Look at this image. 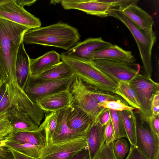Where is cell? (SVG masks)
I'll return each instance as SVG.
<instances>
[{"instance_id": "cell-15", "label": "cell", "mask_w": 159, "mask_h": 159, "mask_svg": "<svg viewBox=\"0 0 159 159\" xmlns=\"http://www.w3.org/2000/svg\"><path fill=\"white\" fill-rule=\"evenodd\" d=\"M69 107L56 111L57 115V125L50 142L53 143L87 137L90 128L86 131H80L72 129L67 126L66 118Z\"/></svg>"}, {"instance_id": "cell-6", "label": "cell", "mask_w": 159, "mask_h": 159, "mask_svg": "<svg viewBox=\"0 0 159 159\" xmlns=\"http://www.w3.org/2000/svg\"><path fill=\"white\" fill-rule=\"evenodd\" d=\"M129 83L135 91L140 104L139 112L148 122L152 116V102L155 95L159 91V84L151 78L139 73Z\"/></svg>"}, {"instance_id": "cell-31", "label": "cell", "mask_w": 159, "mask_h": 159, "mask_svg": "<svg viewBox=\"0 0 159 159\" xmlns=\"http://www.w3.org/2000/svg\"><path fill=\"white\" fill-rule=\"evenodd\" d=\"M57 121L56 112H51L45 115L44 121L41 124L45 132L47 144L51 141L56 129Z\"/></svg>"}, {"instance_id": "cell-3", "label": "cell", "mask_w": 159, "mask_h": 159, "mask_svg": "<svg viewBox=\"0 0 159 159\" xmlns=\"http://www.w3.org/2000/svg\"><path fill=\"white\" fill-rule=\"evenodd\" d=\"M60 55L61 61L88 86L92 89L116 93L118 84L89 62L62 53Z\"/></svg>"}, {"instance_id": "cell-28", "label": "cell", "mask_w": 159, "mask_h": 159, "mask_svg": "<svg viewBox=\"0 0 159 159\" xmlns=\"http://www.w3.org/2000/svg\"><path fill=\"white\" fill-rule=\"evenodd\" d=\"M5 146L24 154L38 159H40L41 147L30 143L21 144L9 141Z\"/></svg>"}, {"instance_id": "cell-29", "label": "cell", "mask_w": 159, "mask_h": 159, "mask_svg": "<svg viewBox=\"0 0 159 159\" xmlns=\"http://www.w3.org/2000/svg\"><path fill=\"white\" fill-rule=\"evenodd\" d=\"M110 110L115 133V140L124 138L127 139L121 111Z\"/></svg>"}, {"instance_id": "cell-38", "label": "cell", "mask_w": 159, "mask_h": 159, "mask_svg": "<svg viewBox=\"0 0 159 159\" xmlns=\"http://www.w3.org/2000/svg\"><path fill=\"white\" fill-rule=\"evenodd\" d=\"M110 4L111 8H118L121 6L133 4H137L139 0H103Z\"/></svg>"}, {"instance_id": "cell-35", "label": "cell", "mask_w": 159, "mask_h": 159, "mask_svg": "<svg viewBox=\"0 0 159 159\" xmlns=\"http://www.w3.org/2000/svg\"><path fill=\"white\" fill-rule=\"evenodd\" d=\"M12 106L11 101L10 97L7 84L6 91L0 102V114L4 113Z\"/></svg>"}, {"instance_id": "cell-34", "label": "cell", "mask_w": 159, "mask_h": 159, "mask_svg": "<svg viewBox=\"0 0 159 159\" xmlns=\"http://www.w3.org/2000/svg\"><path fill=\"white\" fill-rule=\"evenodd\" d=\"M113 141L108 144L105 142L95 159H118L113 152Z\"/></svg>"}, {"instance_id": "cell-33", "label": "cell", "mask_w": 159, "mask_h": 159, "mask_svg": "<svg viewBox=\"0 0 159 159\" xmlns=\"http://www.w3.org/2000/svg\"><path fill=\"white\" fill-rule=\"evenodd\" d=\"M100 107L115 111H133L135 109L127 103L120 100L99 103Z\"/></svg>"}, {"instance_id": "cell-40", "label": "cell", "mask_w": 159, "mask_h": 159, "mask_svg": "<svg viewBox=\"0 0 159 159\" xmlns=\"http://www.w3.org/2000/svg\"><path fill=\"white\" fill-rule=\"evenodd\" d=\"M159 115H152L148 119V123L152 131L159 137Z\"/></svg>"}, {"instance_id": "cell-23", "label": "cell", "mask_w": 159, "mask_h": 159, "mask_svg": "<svg viewBox=\"0 0 159 159\" xmlns=\"http://www.w3.org/2000/svg\"><path fill=\"white\" fill-rule=\"evenodd\" d=\"M30 58L22 40L17 54L15 65L17 82L23 90L30 75Z\"/></svg>"}, {"instance_id": "cell-49", "label": "cell", "mask_w": 159, "mask_h": 159, "mask_svg": "<svg viewBox=\"0 0 159 159\" xmlns=\"http://www.w3.org/2000/svg\"><path fill=\"white\" fill-rule=\"evenodd\" d=\"M9 138L0 140V147L5 146L6 142L9 140Z\"/></svg>"}, {"instance_id": "cell-46", "label": "cell", "mask_w": 159, "mask_h": 159, "mask_svg": "<svg viewBox=\"0 0 159 159\" xmlns=\"http://www.w3.org/2000/svg\"><path fill=\"white\" fill-rule=\"evenodd\" d=\"M15 2L19 6L24 7L25 6H30L34 3L35 0H14Z\"/></svg>"}, {"instance_id": "cell-5", "label": "cell", "mask_w": 159, "mask_h": 159, "mask_svg": "<svg viewBox=\"0 0 159 159\" xmlns=\"http://www.w3.org/2000/svg\"><path fill=\"white\" fill-rule=\"evenodd\" d=\"M136 59L128 61L116 62L102 60H93L89 62L117 84L120 81L130 82L140 70Z\"/></svg>"}, {"instance_id": "cell-20", "label": "cell", "mask_w": 159, "mask_h": 159, "mask_svg": "<svg viewBox=\"0 0 159 159\" xmlns=\"http://www.w3.org/2000/svg\"><path fill=\"white\" fill-rule=\"evenodd\" d=\"M105 126H102L96 120L90 128L87 138L90 159H95L105 142Z\"/></svg>"}, {"instance_id": "cell-11", "label": "cell", "mask_w": 159, "mask_h": 159, "mask_svg": "<svg viewBox=\"0 0 159 159\" xmlns=\"http://www.w3.org/2000/svg\"><path fill=\"white\" fill-rule=\"evenodd\" d=\"M0 18L6 19L26 26L30 29L41 27L40 19L18 5L14 0L0 6Z\"/></svg>"}, {"instance_id": "cell-44", "label": "cell", "mask_w": 159, "mask_h": 159, "mask_svg": "<svg viewBox=\"0 0 159 159\" xmlns=\"http://www.w3.org/2000/svg\"><path fill=\"white\" fill-rule=\"evenodd\" d=\"M9 148L15 159H40L24 154L12 149Z\"/></svg>"}, {"instance_id": "cell-1", "label": "cell", "mask_w": 159, "mask_h": 159, "mask_svg": "<svg viewBox=\"0 0 159 159\" xmlns=\"http://www.w3.org/2000/svg\"><path fill=\"white\" fill-rule=\"evenodd\" d=\"M29 28L0 18V84L16 78V59L24 34Z\"/></svg>"}, {"instance_id": "cell-50", "label": "cell", "mask_w": 159, "mask_h": 159, "mask_svg": "<svg viewBox=\"0 0 159 159\" xmlns=\"http://www.w3.org/2000/svg\"><path fill=\"white\" fill-rule=\"evenodd\" d=\"M9 1V0H0V6Z\"/></svg>"}, {"instance_id": "cell-12", "label": "cell", "mask_w": 159, "mask_h": 159, "mask_svg": "<svg viewBox=\"0 0 159 159\" xmlns=\"http://www.w3.org/2000/svg\"><path fill=\"white\" fill-rule=\"evenodd\" d=\"M75 76L74 74L65 78L39 83H34L28 80L23 90L30 99L35 102L38 97L69 88Z\"/></svg>"}, {"instance_id": "cell-13", "label": "cell", "mask_w": 159, "mask_h": 159, "mask_svg": "<svg viewBox=\"0 0 159 159\" xmlns=\"http://www.w3.org/2000/svg\"><path fill=\"white\" fill-rule=\"evenodd\" d=\"M60 3L65 10L76 9L87 14L102 17L109 16L111 8L110 3L103 0H61L54 1Z\"/></svg>"}, {"instance_id": "cell-25", "label": "cell", "mask_w": 159, "mask_h": 159, "mask_svg": "<svg viewBox=\"0 0 159 159\" xmlns=\"http://www.w3.org/2000/svg\"><path fill=\"white\" fill-rule=\"evenodd\" d=\"M9 141L21 144L30 143L43 148L47 144L45 132L41 124L36 131L20 132L12 134Z\"/></svg>"}, {"instance_id": "cell-45", "label": "cell", "mask_w": 159, "mask_h": 159, "mask_svg": "<svg viewBox=\"0 0 159 159\" xmlns=\"http://www.w3.org/2000/svg\"><path fill=\"white\" fill-rule=\"evenodd\" d=\"M72 159H90L87 147L76 154Z\"/></svg>"}, {"instance_id": "cell-37", "label": "cell", "mask_w": 159, "mask_h": 159, "mask_svg": "<svg viewBox=\"0 0 159 159\" xmlns=\"http://www.w3.org/2000/svg\"><path fill=\"white\" fill-rule=\"evenodd\" d=\"M111 119L110 110L104 108L98 116L96 120L102 126L106 125Z\"/></svg>"}, {"instance_id": "cell-27", "label": "cell", "mask_w": 159, "mask_h": 159, "mask_svg": "<svg viewBox=\"0 0 159 159\" xmlns=\"http://www.w3.org/2000/svg\"><path fill=\"white\" fill-rule=\"evenodd\" d=\"M127 139L131 145L135 146L137 120L133 111H121Z\"/></svg>"}, {"instance_id": "cell-18", "label": "cell", "mask_w": 159, "mask_h": 159, "mask_svg": "<svg viewBox=\"0 0 159 159\" xmlns=\"http://www.w3.org/2000/svg\"><path fill=\"white\" fill-rule=\"evenodd\" d=\"M117 8L130 20L146 32L151 33L154 32L152 26L154 21L152 17L137 6V4L123 6Z\"/></svg>"}, {"instance_id": "cell-36", "label": "cell", "mask_w": 159, "mask_h": 159, "mask_svg": "<svg viewBox=\"0 0 159 159\" xmlns=\"http://www.w3.org/2000/svg\"><path fill=\"white\" fill-rule=\"evenodd\" d=\"M104 134L105 143L108 144L115 140V133L113 125L111 120L105 126Z\"/></svg>"}, {"instance_id": "cell-2", "label": "cell", "mask_w": 159, "mask_h": 159, "mask_svg": "<svg viewBox=\"0 0 159 159\" xmlns=\"http://www.w3.org/2000/svg\"><path fill=\"white\" fill-rule=\"evenodd\" d=\"M80 37L78 30L59 21L45 27L30 29L24 34L25 44H36L61 48L66 51L75 46Z\"/></svg>"}, {"instance_id": "cell-14", "label": "cell", "mask_w": 159, "mask_h": 159, "mask_svg": "<svg viewBox=\"0 0 159 159\" xmlns=\"http://www.w3.org/2000/svg\"><path fill=\"white\" fill-rule=\"evenodd\" d=\"M112 44L103 40L102 37L89 38L77 43L72 48L62 53L79 60L88 62L95 52L105 48Z\"/></svg>"}, {"instance_id": "cell-47", "label": "cell", "mask_w": 159, "mask_h": 159, "mask_svg": "<svg viewBox=\"0 0 159 159\" xmlns=\"http://www.w3.org/2000/svg\"><path fill=\"white\" fill-rule=\"evenodd\" d=\"M7 87V83L6 81L0 86V102L5 93Z\"/></svg>"}, {"instance_id": "cell-32", "label": "cell", "mask_w": 159, "mask_h": 159, "mask_svg": "<svg viewBox=\"0 0 159 159\" xmlns=\"http://www.w3.org/2000/svg\"><path fill=\"white\" fill-rule=\"evenodd\" d=\"M129 145L124 138L115 140L113 141V150L118 159H124L129 151Z\"/></svg>"}, {"instance_id": "cell-4", "label": "cell", "mask_w": 159, "mask_h": 159, "mask_svg": "<svg viewBox=\"0 0 159 159\" xmlns=\"http://www.w3.org/2000/svg\"><path fill=\"white\" fill-rule=\"evenodd\" d=\"M109 16L114 17L120 21L128 29L137 44L144 71V75L151 78L153 71L152 52L156 39L154 32H146L130 20L118 8H112Z\"/></svg>"}, {"instance_id": "cell-9", "label": "cell", "mask_w": 159, "mask_h": 159, "mask_svg": "<svg viewBox=\"0 0 159 159\" xmlns=\"http://www.w3.org/2000/svg\"><path fill=\"white\" fill-rule=\"evenodd\" d=\"M7 84L12 106H16L24 110L39 126L44 118V111L28 97L18 84L16 80Z\"/></svg>"}, {"instance_id": "cell-24", "label": "cell", "mask_w": 159, "mask_h": 159, "mask_svg": "<svg viewBox=\"0 0 159 159\" xmlns=\"http://www.w3.org/2000/svg\"><path fill=\"white\" fill-rule=\"evenodd\" d=\"M74 74L68 66L61 61L58 64L36 76L30 77L28 80L36 83L65 78Z\"/></svg>"}, {"instance_id": "cell-19", "label": "cell", "mask_w": 159, "mask_h": 159, "mask_svg": "<svg viewBox=\"0 0 159 159\" xmlns=\"http://www.w3.org/2000/svg\"><path fill=\"white\" fill-rule=\"evenodd\" d=\"M93 121L82 109L72 103L69 107L66 123L70 129L78 131H85L90 128Z\"/></svg>"}, {"instance_id": "cell-51", "label": "cell", "mask_w": 159, "mask_h": 159, "mask_svg": "<svg viewBox=\"0 0 159 159\" xmlns=\"http://www.w3.org/2000/svg\"><path fill=\"white\" fill-rule=\"evenodd\" d=\"M3 83H4V82H3ZM3 83H2V84H0V86L1 85H2V84Z\"/></svg>"}, {"instance_id": "cell-17", "label": "cell", "mask_w": 159, "mask_h": 159, "mask_svg": "<svg viewBox=\"0 0 159 159\" xmlns=\"http://www.w3.org/2000/svg\"><path fill=\"white\" fill-rule=\"evenodd\" d=\"M6 113L11 127L12 134L35 131L39 128L27 113L16 106H12Z\"/></svg>"}, {"instance_id": "cell-21", "label": "cell", "mask_w": 159, "mask_h": 159, "mask_svg": "<svg viewBox=\"0 0 159 159\" xmlns=\"http://www.w3.org/2000/svg\"><path fill=\"white\" fill-rule=\"evenodd\" d=\"M131 52L125 50L116 45L95 52L91 60H102L116 62H123L135 60Z\"/></svg>"}, {"instance_id": "cell-30", "label": "cell", "mask_w": 159, "mask_h": 159, "mask_svg": "<svg viewBox=\"0 0 159 159\" xmlns=\"http://www.w3.org/2000/svg\"><path fill=\"white\" fill-rule=\"evenodd\" d=\"M87 86L89 94L98 103L119 100L127 103L121 97L115 93L108 91L92 89Z\"/></svg>"}, {"instance_id": "cell-41", "label": "cell", "mask_w": 159, "mask_h": 159, "mask_svg": "<svg viewBox=\"0 0 159 159\" xmlns=\"http://www.w3.org/2000/svg\"><path fill=\"white\" fill-rule=\"evenodd\" d=\"M125 159H149L142 153L136 146L130 145L128 154Z\"/></svg>"}, {"instance_id": "cell-10", "label": "cell", "mask_w": 159, "mask_h": 159, "mask_svg": "<svg viewBox=\"0 0 159 159\" xmlns=\"http://www.w3.org/2000/svg\"><path fill=\"white\" fill-rule=\"evenodd\" d=\"M135 146L149 159H159V137L150 129L148 124L137 120Z\"/></svg>"}, {"instance_id": "cell-16", "label": "cell", "mask_w": 159, "mask_h": 159, "mask_svg": "<svg viewBox=\"0 0 159 159\" xmlns=\"http://www.w3.org/2000/svg\"><path fill=\"white\" fill-rule=\"evenodd\" d=\"M69 88L38 97L35 102L44 112H56L68 108L72 104Z\"/></svg>"}, {"instance_id": "cell-7", "label": "cell", "mask_w": 159, "mask_h": 159, "mask_svg": "<svg viewBox=\"0 0 159 159\" xmlns=\"http://www.w3.org/2000/svg\"><path fill=\"white\" fill-rule=\"evenodd\" d=\"M69 90L72 103L82 109L93 121L96 120L104 108L99 106L98 102L89 94L86 84L75 75Z\"/></svg>"}, {"instance_id": "cell-42", "label": "cell", "mask_w": 159, "mask_h": 159, "mask_svg": "<svg viewBox=\"0 0 159 159\" xmlns=\"http://www.w3.org/2000/svg\"><path fill=\"white\" fill-rule=\"evenodd\" d=\"M152 115H159V91L154 96L152 102Z\"/></svg>"}, {"instance_id": "cell-43", "label": "cell", "mask_w": 159, "mask_h": 159, "mask_svg": "<svg viewBox=\"0 0 159 159\" xmlns=\"http://www.w3.org/2000/svg\"><path fill=\"white\" fill-rule=\"evenodd\" d=\"M0 159H15L10 148L4 146L0 147Z\"/></svg>"}, {"instance_id": "cell-48", "label": "cell", "mask_w": 159, "mask_h": 159, "mask_svg": "<svg viewBox=\"0 0 159 159\" xmlns=\"http://www.w3.org/2000/svg\"><path fill=\"white\" fill-rule=\"evenodd\" d=\"M11 131L0 133V140L8 138L10 137L12 134Z\"/></svg>"}, {"instance_id": "cell-22", "label": "cell", "mask_w": 159, "mask_h": 159, "mask_svg": "<svg viewBox=\"0 0 159 159\" xmlns=\"http://www.w3.org/2000/svg\"><path fill=\"white\" fill-rule=\"evenodd\" d=\"M60 54L55 51L48 52L34 59L30 58V75L33 77L58 64L60 61Z\"/></svg>"}, {"instance_id": "cell-8", "label": "cell", "mask_w": 159, "mask_h": 159, "mask_svg": "<svg viewBox=\"0 0 159 159\" xmlns=\"http://www.w3.org/2000/svg\"><path fill=\"white\" fill-rule=\"evenodd\" d=\"M87 138L57 143H48L41 149L40 159H72L87 147Z\"/></svg>"}, {"instance_id": "cell-26", "label": "cell", "mask_w": 159, "mask_h": 159, "mask_svg": "<svg viewBox=\"0 0 159 159\" xmlns=\"http://www.w3.org/2000/svg\"><path fill=\"white\" fill-rule=\"evenodd\" d=\"M116 94L121 97L129 106L137 109L138 112L139 111L140 104L135 91L129 82H119L118 83Z\"/></svg>"}, {"instance_id": "cell-39", "label": "cell", "mask_w": 159, "mask_h": 159, "mask_svg": "<svg viewBox=\"0 0 159 159\" xmlns=\"http://www.w3.org/2000/svg\"><path fill=\"white\" fill-rule=\"evenodd\" d=\"M6 113L0 114V134L11 131V127Z\"/></svg>"}]
</instances>
